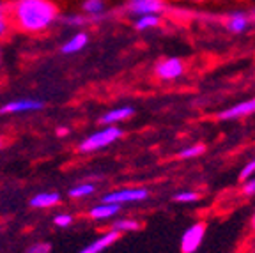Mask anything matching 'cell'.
<instances>
[{"label":"cell","mask_w":255,"mask_h":253,"mask_svg":"<svg viewBox=\"0 0 255 253\" xmlns=\"http://www.w3.org/2000/svg\"><path fill=\"white\" fill-rule=\"evenodd\" d=\"M9 18L18 30L41 34L59 21L60 12L52 0H12L9 4Z\"/></svg>","instance_id":"6da1fadb"},{"label":"cell","mask_w":255,"mask_h":253,"mask_svg":"<svg viewBox=\"0 0 255 253\" xmlns=\"http://www.w3.org/2000/svg\"><path fill=\"white\" fill-rule=\"evenodd\" d=\"M123 136V129L119 126H105L103 129H98L94 131L92 134L85 136L78 145L80 152H84V154H91L94 150H100L103 147L112 145L114 142Z\"/></svg>","instance_id":"7a4b0ae2"},{"label":"cell","mask_w":255,"mask_h":253,"mask_svg":"<svg viewBox=\"0 0 255 253\" xmlns=\"http://www.w3.org/2000/svg\"><path fill=\"white\" fill-rule=\"evenodd\" d=\"M149 197V191L145 188H123V190H116L112 193L105 195L101 202H108V204H129V202H140L145 200Z\"/></svg>","instance_id":"3957f363"},{"label":"cell","mask_w":255,"mask_h":253,"mask_svg":"<svg viewBox=\"0 0 255 253\" xmlns=\"http://www.w3.org/2000/svg\"><path fill=\"white\" fill-rule=\"evenodd\" d=\"M44 108V101L36 98H21L9 101V103L0 107V115H16V114H27V112H39Z\"/></svg>","instance_id":"277c9868"},{"label":"cell","mask_w":255,"mask_h":253,"mask_svg":"<svg viewBox=\"0 0 255 253\" xmlns=\"http://www.w3.org/2000/svg\"><path fill=\"white\" fill-rule=\"evenodd\" d=\"M129 16H145V14H158L165 9L163 0H128L124 5Z\"/></svg>","instance_id":"5b68a950"},{"label":"cell","mask_w":255,"mask_h":253,"mask_svg":"<svg viewBox=\"0 0 255 253\" xmlns=\"http://www.w3.org/2000/svg\"><path fill=\"white\" fill-rule=\"evenodd\" d=\"M204 236H206V223H202V222L193 223V225L183 234V239H181V252L195 253L197 250L200 248V245H202Z\"/></svg>","instance_id":"8992f818"},{"label":"cell","mask_w":255,"mask_h":253,"mask_svg":"<svg viewBox=\"0 0 255 253\" xmlns=\"http://www.w3.org/2000/svg\"><path fill=\"white\" fill-rule=\"evenodd\" d=\"M183 73H184V64H183V60L177 59V57L165 59V60H161V62L156 64V76L165 80V82L179 78Z\"/></svg>","instance_id":"52a82bcc"},{"label":"cell","mask_w":255,"mask_h":253,"mask_svg":"<svg viewBox=\"0 0 255 253\" xmlns=\"http://www.w3.org/2000/svg\"><path fill=\"white\" fill-rule=\"evenodd\" d=\"M255 114V98L243 101V103H238L234 107L227 108L218 114V119L222 121H231V119H239V117H247V115Z\"/></svg>","instance_id":"ba28073f"},{"label":"cell","mask_w":255,"mask_h":253,"mask_svg":"<svg viewBox=\"0 0 255 253\" xmlns=\"http://www.w3.org/2000/svg\"><path fill=\"white\" fill-rule=\"evenodd\" d=\"M133 114H135V110H133L131 107L112 108V110H108L107 114L101 115V117H100V124H103V126H116V124L128 121Z\"/></svg>","instance_id":"9c48e42d"},{"label":"cell","mask_w":255,"mask_h":253,"mask_svg":"<svg viewBox=\"0 0 255 253\" xmlns=\"http://www.w3.org/2000/svg\"><path fill=\"white\" fill-rule=\"evenodd\" d=\"M119 236H121L119 232H116V230H110V232L100 236L96 241H92L91 245L85 246V248L82 250L80 253H103L108 246H112L114 243L117 241V239H119Z\"/></svg>","instance_id":"30bf717a"},{"label":"cell","mask_w":255,"mask_h":253,"mask_svg":"<svg viewBox=\"0 0 255 253\" xmlns=\"http://www.w3.org/2000/svg\"><path fill=\"white\" fill-rule=\"evenodd\" d=\"M87 43H89V36L85 32H75V34L60 46V52H62L64 55H75V53L82 52V50L87 46Z\"/></svg>","instance_id":"8fae6325"},{"label":"cell","mask_w":255,"mask_h":253,"mask_svg":"<svg viewBox=\"0 0 255 253\" xmlns=\"http://www.w3.org/2000/svg\"><path fill=\"white\" fill-rule=\"evenodd\" d=\"M60 202V195L57 191H43V193H37L36 197L30 198V207L34 209H48V207L57 206Z\"/></svg>","instance_id":"7c38bea8"},{"label":"cell","mask_w":255,"mask_h":253,"mask_svg":"<svg viewBox=\"0 0 255 253\" xmlns=\"http://www.w3.org/2000/svg\"><path fill=\"white\" fill-rule=\"evenodd\" d=\"M119 211H121L119 204H108V202H101V204H98V206H94L91 211H89V216H91L92 220H98V222H101V220H108V218L116 216Z\"/></svg>","instance_id":"4fadbf2b"},{"label":"cell","mask_w":255,"mask_h":253,"mask_svg":"<svg viewBox=\"0 0 255 253\" xmlns=\"http://www.w3.org/2000/svg\"><path fill=\"white\" fill-rule=\"evenodd\" d=\"M105 9H107V2L105 0H84L82 4V14H85L89 20H101L105 14Z\"/></svg>","instance_id":"5bb4252c"},{"label":"cell","mask_w":255,"mask_h":253,"mask_svg":"<svg viewBox=\"0 0 255 253\" xmlns=\"http://www.w3.org/2000/svg\"><path fill=\"white\" fill-rule=\"evenodd\" d=\"M11 18H9V4H5L4 0H0V39L9 36L11 32Z\"/></svg>","instance_id":"9a60e30c"},{"label":"cell","mask_w":255,"mask_h":253,"mask_svg":"<svg viewBox=\"0 0 255 253\" xmlns=\"http://www.w3.org/2000/svg\"><path fill=\"white\" fill-rule=\"evenodd\" d=\"M227 28L231 32H236V34H241V32H245L248 28V18L245 14L236 12V14H232L231 18H229Z\"/></svg>","instance_id":"2e32d148"},{"label":"cell","mask_w":255,"mask_h":253,"mask_svg":"<svg viewBox=\"0 0 255 253\" xmlns=\"http://www.w3.org/2000/svg\"><path fill=\"white\" fill-rule=\"evenodd\" d=\"M161 23V18L158 14H145L138 16L135 20V28L136 30H149V28H154Z\"/></svg>","instance_id":"e0dca14e"},{"label":"cell","mask_w":255,"mask_h":253,"mask_svg":"<svg viewBox=\"0 0 255 253\" xmlns=\"http://www.w3.org/2000/svg\"><path fill=\"white\" fill-rule=\"evenodd\" d=\"M59 20L64 27H85L89 18L85 14H64Z\"/></svg>","instance_id":"ac0fdd59"},{"label":"cell","mask_w":255,"mask_h":253,"mask_svg":"<svg viewBox=\"0 0 255 253\" xmlns=\"http://www.w3.org/2000/svg\"><path fill=\"white\" fill-rule=\"evenodd\" d=\"M96 191L94 184H89V182H82V184H78V186L71 188V190L68 191V195L71 198H85V197H91L92 193Z\"/></svg>","instance_id":"d6986e66"},{"label":"cell","mask_w":255,"mask_h":253,"mask_svg":"<svg viewBox=\"0 0 255 253\" xmlns=\"http://www.w3.org/2000/svg\"><path fill=\"white\" fill-rule=\"evenodd\" d=\"M112 227H114L112 230L123 234V232H131V230H138L140 223L135 222V220H117V222H114Z\"/></svg>","instance_id":"ffe728a7"},{"label":"cell","mask_w":255,"mask_h":253,"mask_svg":"<svg viewBox=\"0 0 255 253\" xmlns=\"http://www.w3.org/2000/svg\"><path fill=\"white\" fill-rule=\"evenodd\" d=\"M174 200L179 202V204H190V202L199 200V193H195V191H181V193L174 195Z\"/></svg>","instance_id":"44dd1931"},{"label":"cell","mask_w":255,"mask_h":253,"mask_svg":"<svg viewBox=\"0 0 255 253\" xmlns=\"http://www.w3.org/2000/svg\"><path fill=\"white\" fill-rule=\"evenodd\" d=\"M204 149H206L204 145H191V147H188V149L181 150V152H179V158H183V159H186V158H197L199 154H202Z\"/></svg>","instance_id":"7402d4cb"},{"label":"cell","mask_w":255,"mask_h":253,"mask_svg":"<svg viewBox=\"0 0 255 253\" xmlns=\"http://www.w3.org/2000/svg\"><path fill=\"white\" fill-rule=\"evenodd\" d=\"M53 223H55L57 227H60V229H68L73 223V216L71 214H57V216L53 218Z\"/></svg>","instance_id":"603a6c76"},{"label":"cell","mask_w":255,"mask_h":253,"mask_svg":"<svg viewBox=\"0 0 255 253\" xmlns=\"http://www.w3.org/2000/svg\"><path fill=\"white\" fill-rule=\"evenodd\" d=\"M52 252V246L48 243H34L32 246L27 248V253H50Z\"/></svg>","instance_id":"cb8c5ba5"},{"label":"cell","mask_w":255,"mask_h":253,"mask_svg":"<svg viewBox=\"0 0 255 253\" xmlns=\"http://www.w3.org/2000/svg\"><path fill=\"white\" fill-rule=\"evenodd\" d=\"M254 174H255V159H252L250 163L245 165V168L241 170V174H239V179H241V181H247V179H250Z\"/></svg>","instance_id":"d4e9b609"},{"label":"cell","mask_w":255,"mask_h":253,"mask_svg":"<svg viewBox=\"0 0 255 253\" xmlns=\"http://www.w3.org/2000/svg\"><path fill=\"white\" fill-rule=\"evenodd\" d=\"M243 193H245V195H248V197L255 195V177H250V179H247V181H245Z\"/></svg>","instance_id":"484cf974"},{"label":"cell","mask_w":255,"mask_h":253,"mask_svg":"<svg viewBox=\"0 0 255 253\" xmlns=\"http://www.w3.org/2000/svg\"><path fill=\"white\" fill-rule=\"evenodd\" d=\"M57 134H59V136H68L69 127H59V129H57Z\"/></svg>","instance_id":"4316f807"},{"label":"cell","mask_w":255,"mask_h":253,"mask_svg":"<svg viewBox=\"0 0 255 253\" xmlns=\"http://www.w3.org/2000/svg\"><path fill=\"white\" fill-rule=\"evenodd\" d=\"M252 227L255 229V213H254V218H252Z\"/></svg>","instance_id":"83f0119b"},{"label":"cell","mask_w":255,"mask_h":253,"mask_svg":"<svg viewBox=\"0 0 255 253\" xmlns=\"http://www.w3.org/2000/svg\"><path fill=\"white\" fill-rule=\"evenodd\" d=\"M2 147H4V140L0 138V149H2Z\"/></svg>","instance_id":"f1b7e54d"},{"label":"cell","mask_w":255,"mask_h":253,"mask_svg":"<svg viewBox=\"0 0 255 253\" xmlns=\"http://www.w3.org/2000/svg\"><path fill=\"white\" fill-rule=\"evenodd\" d=\"M0 64H2V48H0Z\"/></svg>","instance_id":"f546056e"}]
</instances>
